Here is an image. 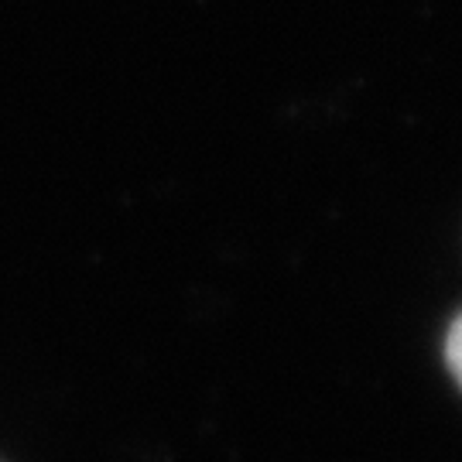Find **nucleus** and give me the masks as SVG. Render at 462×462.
<instances>
[{
	"label": "nucleus",
	"instance_id": "obj_1",
	"mask_svg": "<svg viewBox=\"0 0 462 462\" xmlns=\"http://www.w3.org/2000/svg\"><path fill=\"white\" fill-rule=\"evenodd\" d=\"M446 364H448V374L452 377H459V322H452L448 326V336H446Z\"/></svg>",
	"mask_w": 462,
	"mask_h": 462
}]
</instances>
